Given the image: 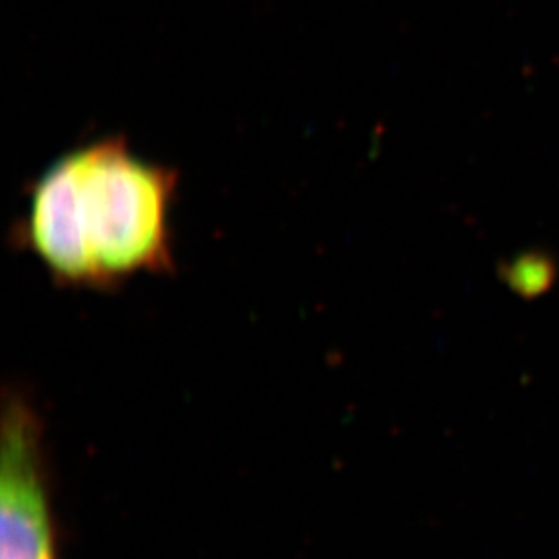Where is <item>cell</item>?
I'll use <instances>...</instances> for the list:
<instances>
[{"mask_svg": "<svg viewBox=\"0 0 559 559\" xmlns=\"http://www.w3.org/2000/svg\"><path fill=\"white\" fill-rule=\"evenodd\" d=\"M178 173L106 138L63 154L29 186L19 241L62 286L111 288L170 272Z\"/></svg>", "mask_w": 559, "mask_h": 559, "instance_id": "1", "label": "cell"}, {"mask_svg": "<svg viewBox=\"0 0 559 559\" xmlns=\"http://www.w3.org/2000/svg\"><path fill=\"white\" fill-rule=\"evenodd\" d=\"M555 263L542 253H523L507 264L506 281L522 297H538L549 290L555 281Z\"/></svg>", "mask_w": 559, "mask_h": 559, "instance_id": "3", "label": "cell"}, {"mask_svg": "<svg viewBox=\"0 0 559 559\" xmlns=\"http://www.w3.org/2000/svg\"><path fill=\"white\" fill-rule=\"evenodd\" d=\"M46 433L37 407L5 391L0 426V559H60Z\"/></svg>", "mask_w": 559, "mask_h": 559, "instance_id": "2", "label": "cell"}]
</instances>
